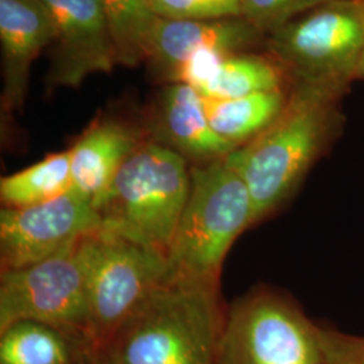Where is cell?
<instances>
[{
	"label": "cell",
	"instance_id": "obj_1",
	"mask_svg": "<svg viewBox=\"0 0 364 364\" xmlns=\"http://www.w3.org/2000/svg\"><path fill=\"white\" fill-rule=\"evenodd\" d=\"M350 90L341 82L293 80L279 115L227 156L247 185L254 224L281 208L340 138Z\"/></svg>",
	"mask_w": 364,
	"mask_h": 364
},
{
	"label": "cell",
	"instance_id": "obj_2",
	"mask_svg": "<svg viewBox=\"0 0 364 364\" xmlns=\"http://www.w3.org/2000/svg\"><path fill=\"white\" fill-rule=\"evenodd\" d=\"M225 316L220 287L168 275L105 347L124 364H216Z\"/></svg>",
	"mask_w": 364,
	"mask_h": 364
},
{
	"label": "cell",
	"instance_id": "obj_3",
	"mask_svg": "<svg viewBox=\"0 0 364 364\" xmlns=\"http://www.w3.org/2000/svg\"><path fill=\"white\" fill-rule=\"evenodd\" d=\"M254 225L247 185L225 158L191 166V186L169 255L170 278L220 287L235 240Z\"/></svg>",
	"mask_w": 364,
	"mask_h": 364
},
{
	"label": "cell",
	"instance_id": "obj_4",
	"mask_svg": "<svg viewBox=\"0 0 364 364\" xmlns=\"http://www.w3.org/2000/svg\"><path fill=\"white\" fill-rule=\"evenodd\" d=\"M191 186V164L147 139L122 165L96 204L103 227L166 259Z\"/></svg>",
	"mask_w": 364,
	"mask_h": 364
},
{
	"label": "cell",
	"instance_id": "obj_5",
	"mask_svg": "<svg viewBox=\"0 0 364 364\" xmlns=\"http://www.w3.org/2000/svg\"><path fill=\"white\" fill-rule=\"evenodd\" d=\"M323 331L294 299L258 287L228 309L216 364H328Z\"/></svg>",
	"mask_w": 364,
	"mask_h": 364
},
{
	"label": "cell",
	"instance_id": "obj_6",
	"mask_svg": "<svg viewBox=\"0 0 364 364\" xmlns=\"http://www.w3.org/2000/svg\"><path fill=\"white\" fill-rule=\"evenodd\" d=\"M82 255L92 338L97 346H105L138 305L168 278V259L103 225L84 236Z\"/></svg>",
	"mask_w": 364,
	"mask_h": 364
},
{
	"label": "cell",
	"instance_id": "obj_7",
	"mask_svg": "<svg viewBox=\"0 0 364 364\" xmlns=\"http://www.w3.org/2000/svg\"><path fill=\"white\" fill-rule=\"evenodd\" d=\"M291 80L352 85L364 53L359 0H328L270 33L263 45Z\"/></svg>",
	"mask_w": 364,
	"mask_h": 364
},
{
	"label": "cell",
	"instance_id": "obj_8",
	"mask_svg": "<svg viewBox=\"0 0 364 364\" xmlns=\"http://www.w3.org/2000/svg\"><path fill=\"white\" fill-rule=\"evenodd\" d=\"M82 239L46 259L0 273V332L18 321H37L95 343Z\"/></svg>",
	"mask_w": 364,
	"mask_h": 364
},
{
	"label": "cell",
	"instance_id": "obj_9",
	"mask_svg": "<svg viewBox=\"0 0 364 364\" xmlns=\"http://www.w3.org/2000/svg\"><path fill=\"white\" fill-rule=\"evenodd\" d=\"M102 225L93 203L75 189L37 205L1 208L0 273L46 259Z\"/></svg>",
	"mask_w": 364,
	"mask_h": 364
},
{
	"label": "cell",
	"instance_id": "obj_10",
	"mask_svg": "<svg viewBox=\"0 0 364 364\" xmlns=\"http://www.w3.org/2000/svg\"><path fill=\"white\" fill-rule=\"evenodd\" d=\"M52 15L54 39L48 88H78L93 73H109L117 50L96 0H42Z\"/></svg>",
	"mask_w": 364,
	"mask_h": 364
},
{
	"label": "cell",
	"instance_id": "obj_11",
	"mask_svg": "<svg viewBox=\"0 0 364 364\" xmlns=\"http://www.w3.org/2000/svg\"><path fill=\"white\" fill-rule=\"evenodd\" d=\"M53 39L52 15L42 0H0L1 126L22 109L31 65Z\"/></svg>",
	"mask_w": 364,
	"mask_h": 364
},
{
	"label": "cell",
	"instance_id": "obj_12",
	"mask_svg": "<svg viewBox=\"0 0 364 364\" xmlns=\"http://www.w3.org/2000/svg\"><path fill=\"white\" fill-rule=\"evenodd\" d=\"M149 139L183 156L191 166L225 158L236 150L209 124L204 99L188 84H169L144 117Z\"/></svg>",
	"mask_w": 364,
	"mask_h": 364
},
{
	"label": "cell",
	"instance_id": "obj_13",
	"mask_svg": "<svg viewBox=\"0 0 364 364\" xmlns=\"http://www.w3.org/2000/svg\"><path fill=\"white\" fill-rule=\"evenodd\" d=\"M266 36L243 16L218 19H166L156 23L147 64L164 81L192 54L203 49L252 52Z\"/></svg>",
	"mask_w": 364,
	"mask_h": 364
},
{
	"label": "cell",
	"instance_id": "obj_14",
	"mask_svg": "<svg viewBox=\"0 0 364 364\" xmlns=\"http://www.w3.org/2000/svg\"><path fill=\"white\" fill-rule=\"evenodd\" d=\"M149 139L144 122L100 115L68 149L73 189L95 208L127 158Z\"/></svg>",
	"mask_w": 364,
	"mask_h": 364
},
{
	"label": "cell",
	"instance_id": "obj_15",
	"mask_svg": "<svg viewBox=\"0 0 364 364\" xmlns=\"http://www.w3.org/2000/svg\"><path fill=\"white\" fill-rule=\"evenodd\" d=\"M95 346L55 326L18 321L0 332V364H87Z\"/></svg>",
	"mask_w": 364,
	"mask_h": 364
},
{
	"label": "cell",
	"instance_id": "obj_16",
	"mask_svg": "<svg viewBox=\"0 0 364 364\" xmlns=\"http://www.w3.org/2000/svg\"><path fill=\"white\" fill-rule=\"evenodd\" d=\"M287 92H260L235 99H203L212 130L237 149L252 141L279 115L287 103Z\"/></svg>",
	"mask_w": 364,
	"mask_h": 364
},
{
	"label": "cell",
	"instance_id": "obj_17",
	"mask_svg": "<svg viewBox=\"0 0 364 364\" xmlns=\"http://www.w3.org/2000/svg\"><path fill=\"white\" fill-rule=\"evenodd\" d=\"M287 69L267 52L230 55L200 91L207 99H235L260 92L287 91L291 85Z\"/></svg>",
	"mask_w": 364,
	"mask_h": 364
},
{
	"label": "cell",
	"instance_id": "obj_18",
	"mask_svg": "<svg viewBox=\"0 0 364 364\" xmlns=\"http://www.w3.org/2000/svg\"><path fill=\"white\" fill-rule=\"evenodd\" d=\"M73 189L69 153H53L26 169L0 180L3 208H23L42 204Z\"/></svg>",
	"mask_w": 364,
	"mask_h": 364
},
{
	"label": "cell",
	"instance_id": "obj_19",
	"mask_svg": "<svg viewBox=\"0 0 364 364\" xmlns=\"http://www.w3.org/2000/svg\"><path fill=\"white\" fill-rule=\"evenodd\" d=\"M109 27L117 65L146 64L159 16L147 0H96Z\"/></svg>",
	"mask_w": 364,
	"mask_h": 364
},
{
	"label": "cell",
	"instance_id": "obj_20",
	"mask_svg": "<svg viewBox=\"0 0 364 364\" xmlns=\"http://www.w3.org/2000/svg\"><path fill=\"white\" fill-rule=\"evenodd\" d=\"M328 0H239L240 15L267 37L290 21Z\"/></svg>",
	"mask_w": 364,
	"mask_h": 364
},
{
	"label": "cell",
	"instance_id": "obj_21",
	"mask_svg": "<svg viewBox=\"0 0 364 364\" xmlns=\"http://www.w3.org/2000/svg\"><path fill=\"white\" fill-rule=\"evenodd\" d=\"M151 10L166 19H218L242 16L239 0H147Z\"/></svg>",
	"mask_w": 364,
	"mask_h": 364
},
{
	"label": "cell",
	"instance_id": "obj_22",
	"mask_svg": "<svg viewBox=\"0 0 364 364\" xmlns=\"http://www.w3.org/2000/svg\"><path fill=\"white\" fill-rule=\"evenodd\" d=\"M328 364H364V336L350 335L324 326Z\"/></svg>",
	"mask_w": 364,
	"mask_h": 364
},
{
	"label": "cell",
	"instance_id": "obj_23",
	"mask_svg": "<svg viewBox=\"0 0 364 364\" xmlns=\"http://www.w3.org/2000/svg\"><path fill=\"white\" fill-rule=\"evenodd\" d=\"M87 364H124L105 346H95L88 356Z\"/></svg>",
	"mask_w": 364,
	"mask_h": 364
},
{
	"label": "cell",
	"instance_id": "obj_24",
	"mask_svg": "<svg viewBox=\"0 0 364 364\" xmlns=\"http://www.w3.org/2000/svg\"><path fill=\"white\" fill-rule=\"evenodd\" d=\"M359 80H364V53L362 55V60L359 63V66H358L356 76H355V81H359Z\"/></svg>",
	"mask_w": 364,
	"mask_h": 364
},
{
	"label": "cell",
	"instance_id": "obj_25",
	"mask_svg": "<svg viewBox=\"0 0 364 364\" xmlns=\"http://www.w3.org/2000/svg\"><path fill=\"white\" fill-rule=\"evenodd\" d=\"M359 6H360V10H362V14H363L364 19V0H359Z\"/></svg>",
	"mask_w": 364,
	"mask_h": 364
}]
</instances>
